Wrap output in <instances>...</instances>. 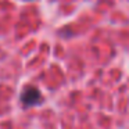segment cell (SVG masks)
<instances>
[{
	"label": "cell",
	"mask_w": 129,
	"mask_h": 129,
	"mask_svg": "<svg viewBox=\"0 0 129 129\" xmlns=\"http://www.w3.org/2000/svg\"><path fill=\"white\" fill-rule=\"evenodd\" d=\"M21 101L25 107H32V106H38L43 101L42 93L38 87L35 86H26L25 89L21 92Z\"/></svg>",
	"instance_id": "obj_1"
},
{
	"label": "cell",
	"mask_w": 129,
	"mask_h": 129,
	"mask_svg": "<svg viewBox=\"0 0 129 129\" xmlns=\"http://www.w3.org/2000/svg\"><path fill=\"white\" fill-rule=\"evenodd\" d=\"M28 2H31V0H28Z\"/></svg>",
	"instance_id": "obj_2"
}]
</instances>
